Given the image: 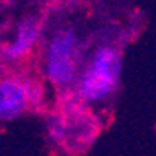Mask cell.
<instances>
[{"label": "cell", "instance_id": "obj_2", "mask_svg": "<svg viewBox=\"0 0 156 156\" xmlns=\"http://www.w3.org/2000/svg\"><path fill=\"white\" fill-rule=\"evenodd\" d=\"M82 71V41L71 27H61L51 36L44 53V76L61 92L75 87Z\"/></svg>", "mask_w": 156, "mask_h": 156}, {"label": "cell", "instance_id": "obj_5", "mask_svg": "<svg viewBox=\"0 0 156 156\" xmlns=\"http://www.w3.org/2000/svg\"><path fill=\"white\" fill-rule=\"evenodd\" d=\"M46 134L48 139L53 146L56 148H65L66 146V139H68V122L65 114L59 110L55 112L48 117L46 121Z\"/></svg>", "mask_w": 156, "mask_h": 156}, {"label": "cell", "instance_id": "obj_1", "mask_svg": "<svg viewBox=\"0 0 156 156\" xmlns=\"http://www.w3.org/2000/svg\"><path fill=\"white\" fill-rule=\"evenodd\" d=\"M122 76V55L114 44H100L83 63L73 87L78 100L87 107L105 104L115 95Z\"/></svg>", "mask_w": 156, "mask_h": 156}, {"label": "cell", "instance_id": "obj_4", "mask_svg": "<svg viewBox=\"0 0 156 156\" xmlns=\"http://www.w3.org/2000/svg\"><path fill=\"white\" fill-rule=\"evenodd\" d=\"M41 36V27H39L37 19L34 17H26L19 22L16 29V36L7 46H4L2 56L7 61H19V59L27 58L36 48Z\"/></svg>", "mask_w": 156, "mask_h": 156}, {"label": "cell", "instance_id": "obj_3", "mask_svg": "<svg viewBox=\"0 0 156 156\" xmlns=\"http://www.w3.org/2000/svg\"><path fill=\"white\" fill-rule=\"evenodd\" d=\"M43 85L24 76L0 78V124L22 117L26 112L43 105Z\"/></svg>", "mask_w": 156, "mask_h": 156}]
</instances>
